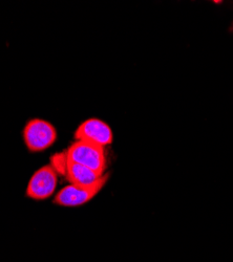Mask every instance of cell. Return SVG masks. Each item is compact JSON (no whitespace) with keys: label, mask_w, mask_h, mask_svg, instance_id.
<instances>
[{"label":"cell","mask_w":233,"mask_h":262,"mask_svg":"<svg viewBox=\"0 0 233 262\" xmlns=\"http://www.w3.org/2000/svg\"><path fill=\"white\" fill-rule=\"evenodd\" d=\"M110 179V174L105 173L100 181L90 187L69 185L63 187L55 196L54 204L61 207H80L90 203L103 189Z\"/></svg>","instance_id":"cell-4"},{"label":"cell","mask_w":233,"mask_h":262,"mask_svg":"<svg viewBox=\"0 0 233 262\" xmlns=\"http://www.w3.org/2000/svg\"><path fill=\"white\" fill-rule=\"evenodd\" d=\"M55 126L44 119L30 120L24 129V141L29 151L41 152L49 149L57 141Z\"/></svg>","instance_id":"cell-3"},{"label":"cell","mask_w":233,"mask_h":262,"mask_svg":"<svg viewBox=\"0 0 233 262\" xmlns=\"http://www.w3.org/2000/svg\"><path fill=\"white\" fill-rule=\"evenodd\" d=\"M51 165L58 174L63 176L70 182V185L90 187L97 184L104 176V174L101 176L90 168L70 161L66 151L54 155L51 158Z\"/></svg>","instance_id":"cell-2"},{"label":"cell","mask_w":233,"mask_h":262,"mask_svg":"<svg viewBox=\"0 0 233 262\" xmlns=\"http://www.w3.org/2000/svg\"><path fill=\"white\" fill-rule=\"evenodd\" d=\"M66 154L70 161L90 168L101 176L107 171L108 160L105 147L86 141H76L66 150Z\"/></svg>","instance_id":"cell-1"},{"label":"cell","mask_w":233,"mask_h":262,"mask_svg":"<svg viewBox=\"0 0 233 262\" xmlns=\"http://www.w3.org/2000/svg\"><path fill=\"white\" fill-rule=\"evenodd\" d=\"M76 141H86L102 147L111 145L114 134L111 126L100 119H89L82 122L75 131Z\"/></svg>","instance_id":"cell-6"},{"label":"cell","mask_w":233,"mask_h":262,"mask_svg":"<svg viewBox=\"0 0 233 262\" xmlns=\"http://www.w3.org/2000/svg\"><path fill=\"white\" fill-rule=\"evenodd\" d=\"M58 183V173L52 165L39 168L30 180L27 196L34 201H45L54 194Z\"/></svg>","instance_id":"cell-5"}]
</instances>
